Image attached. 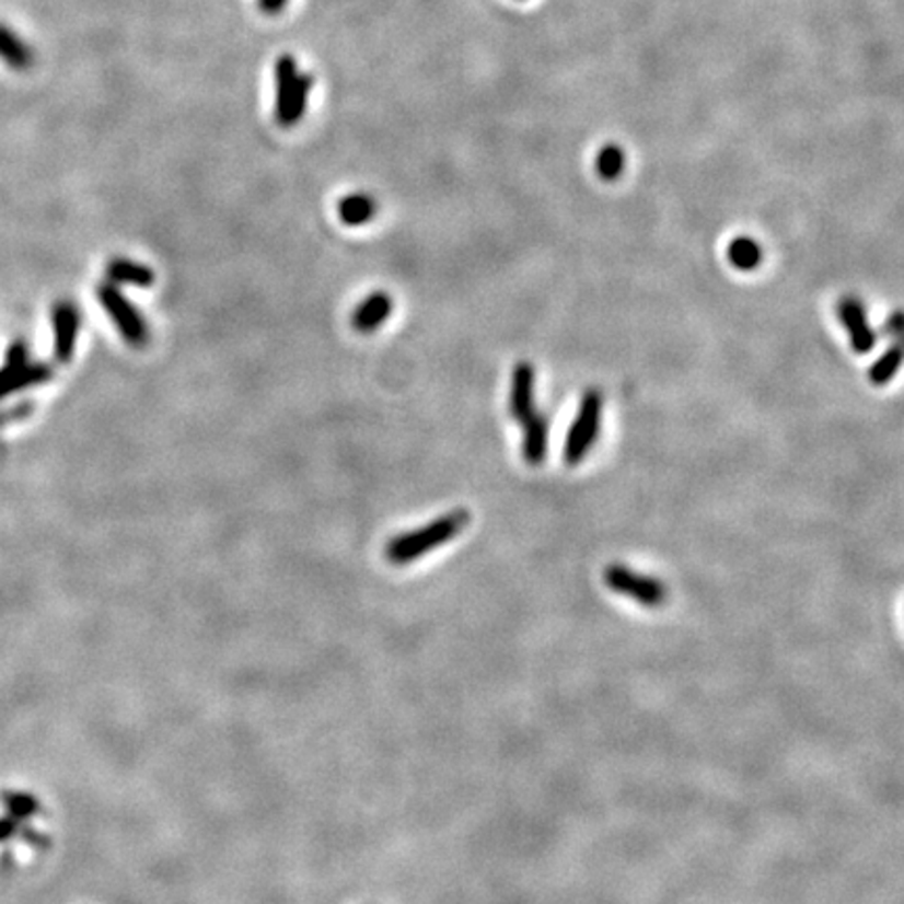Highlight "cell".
Listing matches in <instances>:
<instances>
[{"label": "cell", "instance_id": "16", "mask_svg": "<svg viewBox=\"0 0 904 904\" xmlns=\"http://www.w3.org/2000/svg\"><path fill=\"white\" fill-rule=\"evenodd\" d=\"M624 164H626V158H624V151H622V147H618V144H605V147H601V151L596 153V174H599L603 181H616V178H619L622 172H624Z\"/></svg>", "mask_w": 904, "mask_h": 904}, {"label": "cell", "instance_id": "10", "mask_svg": "<svg viewBox=\"0 0 904 904\" xmlns=\"http://www.w3.org/2000/svg\"><path fill=\"white\" fill-rule=\"evenodd\" d=\"M0 59L18 72L30 70L34 63V53L30 45L4 24H0Z\"/></svg>", "mask_w": 904, "mask_h": 904}, {"label": "cell", "instance_id": "6", "mask_svg": "<svg viewBox=\"0 0 904 904\" xmlns=\"http://www.w3.org/2000/svg\"><path fill=\"white\" fill-rule=\"evenodd\" d=\"M536 373L530 362H518L513 369L511 378V392H509V410L513 419L524 426L530 419L538 417L541 410L536 408Z\"/></svg>", "mask_w": 904, "mask_h": 904}, {"label": "cell", "instance_id": "14", "mask_svg": "<svg viewBox=\"0 0 904 904\" xmlns=\"http://www.w3.org/2000/svg\"><path fill=\"white\" fill-rule=\"evenodd\" d=\"M727 256H729V263L733 264L738 270H745V273L754 270L762 263L761 243L750 237L733 239L729 243Z\"/></svg>", "mask_w": 904, "mask_h": 904}, {"label": "cell", "instance_id": "3", "mask_svg": "<svg viewBox=\"0 0 904 904\" xmlns=\"http://www.w3.org/2000/svg\"><path fill=\"white\" fill-rule=\"evenodd\" d=\"M601 413H603L601 394L596 390H589L582 396L576 419L566 436L564 461L568 465H578L595 447L599 429H601Z\"/></svg>", "mask_w": 904, "mask_h": 904}, {"label": "cell", "instance_id": "2", "mask_svg": "<svg viewBox=\"0 0 904 904\" xmlns=\"http://www.w3.org/2000/svg\"><path fill=\"white\" fill-rule=\"evenodd\" d=\"M275 80H277L275 118L279 126L291 128L306 114L312 78L309 73L298 72V63L291 55H283L277 61Z\"/></svg>", "mask_w": 904, "mask_h": 904}, {"label": "cell", "instance_id": "5", "mask_svg": "<svg viewBox=\"0 0 904 904\" xmlns=\"http://www.w3.org/2000/svg\"><path fill=\"white\" fill-rule=\"evenodd\" d=\"M605 582L614 593L628 596L645 607H660L667 601L668 591L662 580L619 564H614L605 570Z\"/></svg>", "mask_w": 904, "mask_h": 904}, {"label": "cell", "instance_id": "1", "mask_svg": "<svg viewBox=\"0 0 904 904\" xmlns=\"http://www.w3.org/2000/svg\"><path fill=\"white\" fill-rule=\"evenodd\" d=\"M467 524H470V513L463 509H456L429 522L424 528L410 530L406 534L396 536L394 541H390V545L385 547V557L394 566H405L428 555L429 550L451 543L452 538Z\"/></svg>", "mask_w": 904, "mask_h": 904}, {"label": "cell", "instance_id": "15", "mask_svg": "<svg viewBox=\"0 0 904 904\" xmlns=\"http://www.w3.org/2000/svg\"><path fill=\"white\" fill-rule=\"evenodd\" d=\"M901 362H903V348H901V344L896 341V344H894L892 348H888V350L876 360V364L869 369V381H871L873 385L888 383V381L892 380V378L899 373Z\"/></svg>", "mask_w": 904, "mask_h": 904}, {"label": "cell", "instance_id": "8", "mask_svg": "<svg viewBox=\"0 0 904 904\" xmlns=\"http://www.w3.org/2000/svg\"><path fill=\"white\" fill-rule=\"evenodd\" d=\"M392 309H394V304H392V298L387 293H383V291L371 293L355 310L352 325L360 334H371L387 321V316L392 314Z\"/></svg>", "mask_w": 904, "mask_h": 904}, {"label": "cell", "instance_id": "13", "mask_svg": "<svg viewBox=\"0 0 904 904\" xmlns=\"http://www.w3.org/2000/svg\"><path fill=\"white\" fill-rule=\"evenodd\" d=\"M337 212H339V218H341L344 224H348V227H360V224H367V222H371V220L375 218V215H378V204H375V199H373L371 195H367V193H352V195H346V197L339 201Z\"/></svg>", "mask_w": 904, "mask_h": 904}, {"label": "cell", "instance_id": "11", "mask_svg": "<svg viewBox=\"0 0 904 904\" xmlns=\"http://www.w3.org/2000/svg\"><path fill=\"white\" fill-rule=\"evenodd\" d=\"M107 279L114 286L151 287L155 281V273L144 264L116 258L107 264Z\"/></svg>", "mask_w": 904, "mask_h": 904}, {"label": "cell", "instance_id": "17", "mask_svg": "<svg viewBox=\"0 0 904 904\" xmlns=\"http://www.w3.org/2000/svg\"><path fill=\"white\" fill-rule=\"evenodd\" d=\"M287 2H289V0H258L260 9H263L266 15H277V13H281L287 7Z\"/></svg>", "mask_w": 904, "mask_h": 904}, {"label": "cell", "instance_id": "9", "mask_svg": "<svg viewBox=\"0 0 904 904\" xmlns=\"http://www.w3.org/2000/svg\"><path fill=\"white\" fill-rule=\"evenodd\" d=\"M55 348L57 358L68 362L73 355V346L78 339V327H80V316L70 304H61L55 310Z\"/></svg>", "mask_w": 904, "mask_h": 904}, {"label": "cell", "instance_id": "7", "mask_svg": "<svg viewBox=\"0 0 904 904\" xmlns=\"http://www.w3.org/2000/svg\"><path fill=\"white\" fill-rule=\"evenodd\" d=\"M837 316H839L844 329L848 332L853 350L857 355H869L878 344V334L869 325L867 312H865L857 298H844L837 306Z\"/></svg>", "mask_w": 904, "mask_h": 904}, {"label": "cell", "instance_id": "12", "mask_svg": "<svg viewBox=\"0 0 904 904\" xmlns=\"http://www.w3.org/2000/svg\"><path fill=\"white\" fill-rule=\"evenodd\" d=\"M522 428H524V444H522L524 459L530 465H541V463L545 461V456H547V417L541 413L538 417L530 419Z\"/></svg>", "mask_w": 904, "mask_h": 904}, {"label": "cell", "instance_id": "4", "mask_svg": "<svg viewBox=\"0 0 904 904\" xmlns=\"http://www.w3.org/2000/svg\"><path fill=\"white\" fill-rule=\"evenodd\" d=\"M96 298L98 304L105 309L109 314V318L114 321V325L118 327L121 337L130 344V346H144L149 339V329L144 323L143 314L128 302V298L119 291L114 283H105V286L96 289Z\"/></svg>", "mask_w": 904, "mask_h": 904}]
</instances>
